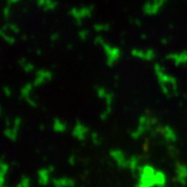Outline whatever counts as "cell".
Returning <instances> with one entry per match:
<instances>
[{
  "label": "cell",
  "mask_w": 187,
  "mask_h": 187,
  "mask_svg": "<svg viewBox=\"0 0 187 187\" xmlns=\"http://www.w3.org/2000/svg\"><path fill=\"white\" fill-rule=\"evenodd\" d=\"M154 72H155L156 77H157L160 89L164 95L169 97L172 94L176 95L178 93V81H177V79L172 75L167 74L161 64H154Z\"/></svg>",
  "instance_id": "1"
},
{
  "label": "cell",
  "mask_w": 187,
  "mask_h": 187,
  "mask_svg": "<svg viewBox=\"0 0 187 187\" xmlns=\"http://www.w3.org/2000/svg\"><path fill=\"white\" fill-rule=\"evenodd\" d=\"M95 10L94 5H85L80 7H72L69 12V15L73 18L77 25H80L86 19L91 18Z\"/></svg>",
  "instance_id": "2"
},
{
  "label": "cell",
  "mask_w": 187,
  "mask_h": 187,
  "mask_svg": "<svg viewBox=\"0 0 187 187\" xmlns=\"http://www.w3.org/2000/svg\"><path fill=\"white\" fill-rule=\"evenodd\" d=\"M101 47L106 55V64L108 66H113L122 57V51L118 47L110 45L107 42H104Z\"/></svg>",
  "instance_id": "3"
},
{
  "label": "cell",
  "mask_w": 187,
  "mask_h": 187,
  "mask_svg": "<svg viewBox=\"0 0 187 187\" xmlns=\"http://www.w3.org/2000/svg\"><path fill=\"white\" fill-rule=\"evenodd\" d=\"M167 0H147L142 5V12L147 16H156L166 4Z\"/></svg>",
  "instance_id": "4"
},
{
  "label": "cell",
  "mask_w": 187,
  "mask_h": 187,
  "mask_svg": "<svg viewBox=\"0 0 187 187\" xmlns=\"http://www.w3.org/2000/svg\"><path fill=\"white\" fill-rule=\"evenodd\" d=\"M53 78V73L46 69H39L35 73V77L33 79V85L34 87L41 86V85L45 84L46 82H49Z\"/></svg>",
  "instance_id": "5"
},
{
  "label": "cell",
  "mask_w": 187,
  "mask_h": 187,
  "mask_svg": "<svg viewBox=\"0 0 187 187\" xmlns=\"http://www.w3.org/2000/svg\"><path fill=\"white\" fill-rule=\"evenodd\" d=\"M131 55L134 58H137V59L140 60H145V61H152L156 58V53L153 49H137V48H134V49L131 50Z\"/></svg>",
  "instance_id": "6"
},
{
  "label": "cell",
  "mask_w": 187,
  "mask_h": 187,
  "mask_svg": "<svg viewBox=\"0 0 187 187\" xmlns=\"http://www.w3.org/2000/svg\"><path fill=\"white\" fill-rule=\"evenodd\" d=\"M165 58L167 60H172L176 66H184V64H187V51L169 53L165 56Z\"/></svg>",
  "instance_id": "7"
},
{
  "label": "cell",
  "mask_w": 187,
  "mask_h": 187,
  "mask_svg": "<svg viewBox=\"0 0 187 187\" xmlns=\"http://www.w3.org/2000/svg\"><path fill=\"white\" fill-rule=\"evenodd\" d=\"M37 5L46 12H52L57 7V2L55 0H37Z\"/></svg>",
  "instance_id": "8"
},
{
  "label": "cell",
  "mask_w": 187,
  "mask_h": 187,
  "mask_svg": "<svg viewBox=\"0 0 187 187\" xmlns=\"http://www.w3.org/2000/svg\"><path fill=\"white\" fill-rule=\"evenodd\" d=\"M33 87H34L33 83H29V82L23 85V87L21 88V97H22L24 100L26 99V98L30 97L31 91H32Z\"/></svg>",
  "instance_id": "9"
},
{
  "label": "cell",
  "mask_w": 187,
  "mask_h": 187,
  "mask_svg": "<svg viewBox=\"0 0 187 187\" xmlns=\"http://www.w3.org/2000/svg\"><path fill=\"white\" fill-rule=\"evenodd\" d=\"M0 37H1V39H3L4 42H6L8 45H12V44H15V42H16L15 37H12V34L7 33V32H6V30H4L3 28L0 29Z\"/></svg>",
  "instance_id": "10"
},
{
  "label": "cell",
  "mask_w": 187,
  "mask_h": 187,
  "mask_svg": "<svg viewBox=\"0 0 187 187\" xmlns=\"http://www.w3.org/2000/svg\"><path fill=\"white\" fill-rule=\"evenodd\" d=\"M94 29L99 33L106 32L110 29V25L107 24V23H97V24L94 25Z\"/></svg>",
  "instance_id": "11"
},
{
  "label": "cell",
  "mask_w": 187,
  "mask_h": 187,
  "mask_svg": "<svg viewBox=\"0 0 187 187\" xmlns=\"http://www.w3.org/2000/svg\"><path fill=\"white\" fill-rule=\"evenodd\" d=\"M2 28H3L4 30L12 31V33H20V31H21L20 27H19L17 24H15V23H7V24L4 25Z\"/></svg>",
  "instance_id": "12"
},
{
  "label": "cell",
  "mask_w": 187,
  "mask_h": 187,
  "mask_svg": "<svg viewBox=\"0 0 187 187\" xmlns=\"http://www.w3.org/2000/svg\"><path fill=\"white\" fill-rule=\"evenodd\" d=\"M96 94L100 99H105L106 96L108 95V91L106 88H104L103 86H97L96 87Z\"/></svg>",
  "instance_id": "13"
},
{
  "label": "cell",
  "mask_w": 187,
  "mask_h": 187,
  "mask_svg": "<svg viewBox=\"0 0 187 187\" xmlns=\"http://www.w3.org/2000/svg\"><path fill=\"white\" fill-rule=\"evenodd\" d=\"M88 34H89V33H88V31H87L86 29H82V30H80L78 32V37L81 39V41L84 42V41H86V39H87Z\"/></svg>",
  "instance_id": "14"
},
{
  "label": "cell",
  "mask_w": 187,
  "mask_h": 187,
  "mask_svg": "<svg viewBox=\"0 0 187 187\" xmlns=\"http://www.w3.org/2000/svg\"><path fill=\"white\" fill-rule=\"evenodd\" d=\"M22 69L24 70L25 73H31L33 70H34V66H33L32 64H30V62L27 61L26 64H25L24 66H22Z\"/></svg>",
  "instance_id": "15"
},
{
  "label": "cell",
  "mask_w": 187,
  "mask_h": 187,
  "mask_svg": "<svg viewBox=\"0 0 187 187\" xmlns=\"http://www.w3.org/2000/svg\"><path fill=\"white\" fill-rule=\"evenodd\" d=\"M10 16V5H6L5 7L3 8V17L5 19H8Z\"/></svg>",
  "instance_id": "16"
},
{
  "label": "cell",
  "mask_w": 187,
  "mask_h": 187,
  "mask_svg": "<svg viewBox=\"0 0 187 187\" xmlns=\"http://www.w3.org/2000/svg\"><path fill=\"white\" fill-rule=\"evenodd\" d=\"M94 42H95L96 45L101 46L105 41H104V39H103V37H102V35H97V37H95V39H94Z\"/></svg>",
  "instance_id": "17"
},
{
  "label": "cell",
  "mask_w": 187,
  "mask_h": 187,
  "mask_svg": "<svg viewBox=\"0 0 187 187\" xmlns=\"http://www.w3.org/2000/svg\"><path fill=\"white\" fill-rule=\"evenodd\" d=\"M3 94L6 96V97H10L12 96V89L9 88L8 86H3Z\"/></svg>",
  "instance_id": "18"
},
{
  "label": "cell",
  "mask_w": 187,
  "mask_h": 187,
  "mask_svg": "<svg viewBox=\"0 0 187 187\" xmlns=\"http://www.w3.org/2000/svg\"><path fill=\"white\" fill-rule=\"evenodd\" d=\"M26 102L27 103L29 104V105H31V106H33V107H34V106H37V102L34 101V100L32 99V98L31 97H28V98H26Z\"/></svg>",
  "instance_id": "19"
},
{
  "label": "cell",
  "mask_w": 187,
  "mask_h": 187,
  "mask_svg": "<svg viewBox=\"0 0 187 187\" xmlns=\"http://www.w3.org/2000/svg\"><path fill=\"white\" fill-rule=\"evenodd\" d=\"M50 39H51V42H56L58 39H59V33H57V32L52 33L51 37H50Z\"/></svg>",
  "instance_id": "20"
},
{
  "label": "cell",
  "mask_w": 187,
  "mask_h": 187,
  "mask_svg": "<svg viewBox=\"0 0 187 187\" xmlns=\"http://www.w3.org/2000/svg\"><path fill=\"white\" fill-rule=\"evenodd\" d=\"M18 62H19V64H20L21 66H24V64L27 62V59H26L25 57H22L21 59H19V61H18Z\"/></svg>",
  "instance_id": "21"
},
{
  "label": "cell",
  "mask_w": 187,
  "mask_h": 187,
  "mask_svg": "<svg viewBox=\"0 0 187 187\" xmlns=\"http://www.w3.org/2000/svg\"><path fill=\"white\" fill-rule=\"evenodd\" d=\"M21 0H7V4L8 5H14V4L19 3Z\"/></svg>",
  "instance_id": "22"
},
{
  "label": "cell",
  "mask_w": 187,
  "mask_h": 187,
  "mask_svg": "<svg viewBox=\"0 0 187 187\" xmlns=\"http://www.w3.org/2000/svg\"><path fill=\"white\" fill-rule=\"evenodd\" d=\"M168 41H169V39H161L160 43L163 44V45H167V44H168Z\"/></svg>",
  "instance_id": "23"
},
{
  "label": "cell",
  "mask_w": 187,
  "mask_h": 187,
  "mask_svg": "<svg viewBox=\"0 0 187 187\" xmlns=\"http://www.w3.org/2000/svg\"><path fill=\"white\" fill-rule=\"evenodd\" d=\"M133 23H134L135 25H137V26H140L141 22L139 20H133Z\"/></svg>",
  "instance_id": "24"
},
{
  "label": "cell",
  "mask_w": 187,
  "mask_h": 187,
  "mask_svg": "<svg viewBox=\"0 0 187 187\" xmlns=\"http://www.w3.org/2000/svg\"><path fill=\"white\" fill-rule=\"evenodd\" d=\"M0 113H1V107H0Z\"/></svg>",
  "instance_id": "25"
}]
</instances>
